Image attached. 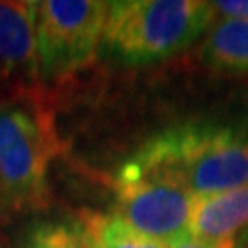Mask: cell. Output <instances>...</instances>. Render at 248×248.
Wrapping results in <instances>:
<instances>
[{
    "instance_id": "4fadbf2b",
    "label": "cell",
    "mask_w": 248,
    "mask_h": 248,
    "mask_svg": "<svg viewBox=\"0 0 248 248\" xmlns=\"http://www.w3.org/2000/svg\"><path fill=\"white\" fill-rule=\"evenodd\" d=\"M0 248H8V247H6V245H2V243H0Z\"/></svg>"
},
{
    "instance_id": "ba28073f",
    "label": "cell",
    "mask_w": 248,
    "mask_h": 248,
    "mask_svg": "<svg viewBox=\"0 0 248 248\" xmlns=\"http://www.w3.org/2000/svg\"><path fill=\"white\" fill-rule=\"evenodd\" d=\"M213 68L248 72V18H219L208 28L201 48Z\"/></svg>"
},
{
    "instance_id": "7c38bea8",
    "label": "cell",
    "mask_w": 248,
    "mask_h": 248,
    "mask_svg": "<svg viewBox=\"0 0 248 248\" xmlns=\"http://www.w3.org/2000/svg\"><path fill=\"white\" fill-rule=\"evenodd\" d=\"M169 248H204V247L197 245L195 241L186 239V241H182V243H177V245H173V247H169Z\"/></svg>"
},
{
    "instance_id": "30bf717a",
    "label": "cell",
    "mask_w": 248,
    "mask_h": 248,
    "mask_svg": "<svg viewBox=\"0 0 248 248\" xmlns=\"http://www.w3.org/2000/svg\"><path fill=\"white\" fill-rule=\"evenodd\" d=\"M22 248H92V243L79 219L41 221L28 230Z\"/></svg>"
},
{
    "instance_id": "7a4b0ae2",
    "label": "cell",
    "mask_w": 248,
    "mask_h": 248,
    "mask_svg": "<svg viewBox=\"0 0 248 248\" xmlns=\"http://www.w3.org/2000/svg\"><path fill=\"white\" fill-rule=\"evenodd\" d=\"M59 151L43 96L0 101V217L48 206V169Z\"/></svg>"
},
{
    "instance_id": "8992f818",
    "label": "cell",
    "mask_w": 248,
    "mask_h": 248,
    "mask_svg": "<svg viewBox=\"0 0 248 248\" xmlns=\"http://www.w3.org/2000/svg\"><path fill=\"white\" fill-rule=\"evenodd\" d=\"M37 2H0V101L39 98Z\"/></svg>"
},
{
    "instance_id": "6da1fadb",
    "label": "cell",
    "mask_w": 248,
    "mask_h": 248,
    "mask_svg": "<svg viewBox=\"0 0 248 248\" xmlns=\"http://www.w3.org/2000/svg\"><path fill=\"white\" fill-rule=\"evenodd\" d=\"M129 166L180 180L193 197L248 184V136L212 124H186L153 136Z\"/></svg>"
},
{
    "instance_id": "9c48e42d",
    "label": "cell",
    "mask_w": 248,
    "mask_h": 248,
    "mask_svg": "<svg viewBox=\"0 0 248 248\" xmlns=\"http://www.w3.org/2000/svg\"><path fill=\"white\" fill-rule=\"evenodd\" d=\"M78 219L89 233L92 248H169L164 243L131 228L114 215L81 212Z\"/></svg>"
},
{
    "instance_id": "52a82bcc",
    "label": "cell",
    "mask_w": 248,
    "mask_h": 248,
    "mask_svg": "<svg viewBox=\"0 0 248 248\" xmlns=\"http://www.w3.org/2000/svg\"><path fill=\"white\" fill-rule=\"evenodd\" d=\"M248 228V184L230 191L195 197L189 239L204 248H237V237Z\"/></svg>"
},
{
    "instance_id": "8fae6325",
    "label": "cell",
    "mask_w": 248,
    "mask_h": 248,
    "mask_svg": "<svg viewBox=\"0 0 248 248\" xmlns=\"http://www.w3.org/2000/svg\"><path fill=\"white\" fill-rule=\"evenodd\" d=\"M212 9L221 18H248V0H217Z\"/></svg>"
},
{
    "instance_id": "277c9868",
    "label": "cell",
    "mask_w": 248,
    "mask_h": 248,
    "mask_svg": "<svg viewBox=\"0 0 248 248\" xmlns=\"http://www.w3.org/2000/svg\"><path fill=\"white\" fill-rule=\"evenodd\" d=\"M110 2H37V59L43 81H61L89 66L103 43Z\"/></svg>"
},
{
    "instance_id": "3957f363",
    "label": "cell",
    "mask_w": 248,
    "mask_h": 248,
    "mask_svg": "<svg viewBox=\"0 0 248 248\" xmlns=\"http://www.w3.org/2000/svg\"><path fill=\"white\" fill-rule=\"evenodd\" d=\"M212 2L124 0L110 2L103 46L127 64H151L186 50L213 20Z\"/></svg>"
},
{
    "instance_id": "5b68a950",
    "label": "cell",
    "mask_w": 248,
    "mask_h": 248,
    "mask_svg": "<svg viewBox=\"0 0 248 248\" xmlns=\"http://www.w3.org/2000/svg\"><path fill=\"white\" fill-rule=\"evenodd\" d=\"M116 219L153 239L173 247L189 239L195 197L180 180L140 171L125 162L114 182Z\"/></svg>"
}]
</instances>
